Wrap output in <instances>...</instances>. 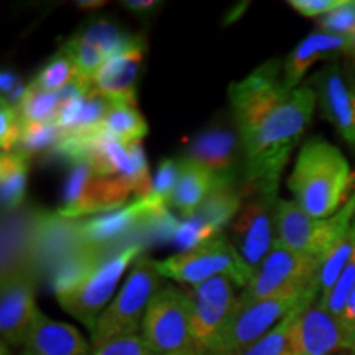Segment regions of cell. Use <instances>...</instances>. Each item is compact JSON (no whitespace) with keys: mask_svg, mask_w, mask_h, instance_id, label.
<instances>
[{"mask_svg":"<svg viewBox=\"0 0 355 355\" xmlns=\"http://www.w3.org/2000/svg\"><path fill=\"white\" fill-rule=\"evenodd\" d=\"M316 94L324 117L355 148V78L332 64L319 74Z\"/></svg>","mask_w":355,"mask_h":355,"instance_id":"cell-17","label":"cell"},{"mask_svg":"<svg viewBox=\"0 0 355 355\" xmlns=\"http://www.w3.org/2000/svg\"><path fill=\"white\" fill-rule=\"evenodd\" d=\"M37 211L8 216L2 224V278L17 272L37 273L33 261V220Z\"/></svg>","mask_w":355,"mask_h":355,"instance_id":"cell-21","label":"cell"},{"mask_svg":"<svg viewBox=\"0 0 355 355\" xmlns=\"http://www.w3.org/2000/svg\"><path fill=\"white\" fill-rule=\"evenodd\" d=\"M38 313L35 301V272L25 270L3 277L0 290L2 344L24 345Z\"/></svg>","mask_w":355,"mask_h":355,"instance_id":"cell-15","label":"cell"},{"mask_svg":"<svg viewBox=\"0 0 355 355\" xmlns=\"http://www.w3.org/2000/svg\"><path fill=\"white\" fill-rule=\"evenodd\" d=\"M105 132L123 145L140 144L148 133V125L137 107L122 104H112L110 112L104 122Z\"/></svg>","mask_w":355,"mask_h":355,"instance_id":"cell-26","label":"cell"},{"mask_svg":"<svg viewBox=\"0 0 355 355\" xmlns=\"http://www.w3.org/2000/svg\"><path fill=\"white\" fill-rule=\"evenodd\" d=\"M63 132L55 123H37L21 121V133L17 148L13 152H19L25 157H32L35 153H43L46 150L55 148L58 140L61 139Z\"/></svg>","mask_w":355,"mask_h":355,"instance_id":"cell-32","label":"cell"},{"mask_svg":"<svg viewBox=\"0 0 355 355\" xmlns=\"http://www.w3.org/2000/svg\"><path fill=\"white\" fill-rule=\"evenodd\" d=\"M157 268L162 277L193 286L217 277H229L237 286H247L254 277L237 248L220 234L193 250L157 261Z\"/></svg>","mask_w":355,"mask_h":355,"instance_id":"cell-6","label":"cell"},{"mask_svg":"<svg viewBox=\"0 0 355 355\" xmlns=\"http://www.w3.org/2000/svg\"><path fill=\"white\" fill-rule=\"evenodd\" d=\"M318 296L319 286L316 285L309 290L286 293V295L259 300L254 303H237V308L212 355H234L242 352L248 345L257 343L275 329L293 311L316 303Z\"/></svg>","mask_w":355,"mask_h":355,"instance_id":"cell-5","label":"cell"},{"mask_svg":"<svg viewBox=\"0 0 355 355\" xmlns=\"http://www.w3.org/2000/svg\"><path fill=\"white\" fill-rule=\"evenodd\" d=\"M165 209H168V204L153 194L137 199L122 209L83 220L84 241L97 247H107L110 243L121 242L127 234L139 232L150 217Z\"/></svg>","mask_w":355,"mask_h":355,"instance_id":"cell-16","label":"cell"},{"mask_svg":"<svg viewBox=\"0 0 355 355\" xmlns=\"http://www.w3.org/2000/svg\"><path fill=\"white\" fill-rule=\"evenodd\" d=\"M0 89H2V101L10 105H19L26 91V87L21 86L20 79L10 71H3L0 76Z\"/></svg>","mask_w":355,"mask_h":355,"instance_id":"cell-42","label":"cell"},{"mask_svg":"<svg viewBox=\"0 0 355 355\" xmlns=\"http://www.w3.org/2000/svg\"><path fill=\"white\" fill-rule=\"evenodd\" d=\"M91 355H155L152 349L148 347L144 336L128 334L110 339L107 343L101 344L99 347H94Z\"/></svg>","mask_w":355,"mask_h":355,"instance_id":"cell-38","label":"cell"},{"mask_svg":"<svg viewBox=\"0 0 355 355\" xmlns=\"http://www.w3.org/2000/svg\"><path fill=\"white\" fill-rule=\"evenodd\" d=\"M146 43L141 38L127 51L114 56L102 66L94 79V87L101 96L112 104L132 105L137 107L135 84L139 78L140 66L144 63Z\"/></svg>","mask_w":355,"mask_h":355,"instance_id":"cell-18","label":"cell"},{"mask_svg":"<svg viewBox=\"0 0 355 355\" xmlns=\"http://www.w3.org/2000/svg\"><path fill=\"white\" fill-rule=\"evenodd\" d=\"M318 25L322 32L350 38L355 33V0H344L336 10L319 17Z\"/></svg>","mask_w":355,"mask_h":355,"instance_id":"cell-37","label":"cell"},{"mask_svg":"<svg viewBox=\"0 0 355 355\" xmlns=\"http://www.w3.org/2000/svg\"><path fill=\"white\" fill-rule=\"evenodd\" d=\"M15 107L24 122L53 123L60 112V99L58 92H44L28 86L20 104Z\"/></svg>","mask_w":355,"mask_h":355,"instance_id":"cell-30","label":"cell"},{"mask_svg":"<svg viewBox=\"0 0 355 355\" xmlns=\"http://www.w3.org/2000/svg\"><path fill=\"white\" fill-rule=\"evenodd\" d=\"M290 6L303 17H322L336 10L344 3V0H290Z\"/></svg>","mask_w":355,"mask_h":355,"instance_id":"cell-41","label":"cell"},{"mask_svg":"<svg viewBox=\"0 0 355 355\" xmlns=\"http://www.w3.org/2000/svg\"><path fill=\"white\" fill-rule=\"evenodd\" d=\"M350 40L326 32L311 33L290 53L283 64V81L288 91H295L308 69L322 58L334 56L337 53H349Z\"/></svg>","mask_w":355,"mask_h":355,"instance_id":"cell-22","label":"cell"},{"mask_svg":"<svg viewBox=\"0 0 355 355\" xmlns=\"http://www.w3.org/2000/svg\"><path fill=\"white\" fill-rule=\"evenodd\" d=\"M166 355H211L206 352H201V350L193 349V350H186V352H176V354H166Z\"/></svg>","mask_w":355,"mask_h":355,"instance_id":"cell-45","label":"cell"},{"mask_svg":"<svg viewBox=\"0 0 355 355\" xmlns=\"http://www.w3.org/2000/svg\"><path fill=\"white\" fill-rule=\"evenodd\" d=\"M216 181L217 178L199 163L189 158L181 159L180 178H178L171 204L186 219L198 216L204 199L214 188Z\"/></svg>","mask_w":355,"mask_h":355,"instance_id":"cell-23","label":"cell"},{"mask_svg":"<svg viewBox=\"0 0 355 355\" xmlns=\"http://www.w3.org/2000/svg\"><path fill=\"white\" fill-rule=\"evenodd\" d=\"M79 35L86 42L94 44L97 50H101L107 61L127 51L128 48H132L133 44H137L141 40V37H133V35L123 33L117 25L107 20L94 21V24L89 25Z\"/></svg>","mask_w":355,"mask_h":355,"instance_id":"cell-27","label":"cell"},{"mask_svg":"<svg viewBox=\"0 0 355 355\" xmlns=\"http://www.w3.org/2000/svg\"><path fill=\"white\" fill-rule=\"evenodd\" d=\"M91 245L84 241L83 220L68 219L58 212L37 211L33 220V261L37 272L50 275L61 261L81 248Z\"/></svg>","mask_w":355,"mask_h":355,"instance_id":"cell-14","label":"cell"},{"mask_svg":"<svg viewBox=\"0 0 355 355\" xmlns=\"http://www.w3.org/2000/svg\"><path fill=\"white\" fill-rule=\"evenodd\" d=\"M340 350L354 354L340 319L316 303L296 314L291 324L288 355H334Z\"/></svg>","mask_w":355,"mask_h":355,"instance_id":"cell-13","label":"cell"},{"mask_svg":"<svg viewBox=\"0 0 355 355\" xmlns=\"http://www.w3.org/2000/svg\"><path fill=\"white\" fill-rule=\"evenodd\" d=\"M178 178H180V163L175 159H163L159 163L157 175L153 180V196L162 199L163 202L171 204L173 194H175Z\"/></svg>","mask_w":355,"mask_h":355,"instance_id":"cell-40","label":"cell"},{"mask_svg":"<svg viewBox=\"0 0 355 355\" xmlns=\"http://www.w3.org/2000/svg\"><path fill=\"white\" fill-rule=\"evenodd\" d=\"M354 180L355 175L343 152L316 137L301 146L288 178V188L306 214L327 219L349 201L355 189Z\"/></svg>","mask_w":355,"mask_h":355,"instance_id":"cell-2","label":"cell"},{"mask_svg":"<svg viewBox=\"0 0 355 355\" xmlns=\"http://www.w3.org/2000/svg\"><path fill=\"white\" fill-rule=\"evenodd\" d=\"M355 288V254L347 266L344 268L343 275H340L339 279L336 282V285L332 290L327 293L326 296L321 300H316V304L321 306L322 309H326L327 313H331L332 316L340 319L344 314L345 306H347V301L352 295Z\"/></svg>","mask_w":355,"mask_h":355,"instance_id":"cell-34","label":"cell"},{"mask_svg":"<svg viewBox=\"0 0 355 355\" xmlns=\"http://www.w3.org/2000/svg\"><path fill=\"white\" fill-rule=\"evenodd\" d=\"M241 201L242 194L234 188L232 180H217L198 214L212 229L220 232V229L241 209Z\"/></svg>","mask_w":355,"mask_h":355,"instance_id":"cell-25","label":"cell"},{"mask_svg":"<svg viewBox=\"0 0 355 355\" xmlns=\"http://www.w3.org/2000/svg\"><path fill=\"white\" fill-rule=\"evenodd\" d=\"M159 275L157 261L141 255L135 260L121 291L104 309L91 331L92 347L121 336L137 334L141 329L146 308L158 291Z\"/></svg>","mask_w":355,"mask_h":355,"instance_id":"cell-4","label":"cell"},{"mask_svg":"<svg viewBox=\"0 0 355 355\" xmlns=\"http://www.w3.org/2000/svg\"><path fill=\"white\" fill-rule=\"evenodd\" d=\"M141 248V245H128L110 255L101 265L92 268L78 285L56 295L58 303L91 332L97 319L104 313L105 304L112 298L125 268L132 263V260L139 259Z\"/></svg>","mask_w":355,"mask_h":355,"instance_id":"cell-8","label":"cell"},{"mask_svg":"<svg viewBox=\"0 0 355 355\" xmlns=\"http://www.w3.org/2000/svg\"><path fill=\"white\" fill-rule=\"evenodd\" d=\"M76 78L78 71L73 60L64 51L60 50L58 55L53 56L48 61V64L40 71L38 76L33 79V83L30 86L33 89H38V91L58 92L68 86V84L76 81Z\"/></svg>","mask_w":355,"mask_h":355,"instance_id":"cell-31","label":"cell"},{"mask_svg":"<svg viewBox=\"0 0 355 355\" xmlns=\"http://www.w3.org/2000/svg\"><path fill=\"white\" fill-rule=\"evenodd\" d=\"M141 336L155 355L196 349L188 293L171 285L155 293L141 322Z\"/></svg>","mask_w":355,"mask_h":355,"instance_id":"cell-9","label":"cell"},{"mask_svg":"<svg viewBox=\"0 0 355 355\" xmlns=\"http://www.w3.org/2000/svg\"><path fill=\"white\" fill-rule=\"evenodd\" d=\"M355 220V189L343 209L327 219H316L296 202L278 199L275 211L277 241L300 254L324 260Z\"/></svg>","mask_w":355,"mask_h":355,"instance_id":"cell-3","label":"cell"},{"mask_svg":"<svg viewBox=\"0 0 355 355\" xmlns=\"http://www.w3.org/2000/svg\"><path fill=\"white\" fill-rule=\"evenodd\" d=\"M316 102L318 94L313 87H296L259 127L243 133L245 186L241 191L242 198L257 193L278 196L279 178L313 119Z\"/></svg>","mask_w":355,"mask_h":355,"instance_id":"cell-1","label":"cell"},{"mask_svg":"<svg viewBox=\"0 0 355 355\" xmlns=\"http://www.w3.org/2000/svg\"><path fill=\"white\" fill-rule=\"evenodd\" d=\"M321 265L322 260L291 250L275 239L270 254L239 296V303L247 304L286 293L309 290L318 285Z\"/></svg>","mask_w":355,"mask_h":355,"instance_id":"cell-7","label":"cell"},{"mask_svg":"<svg viewBox=\"0 0 355 355\" xmlns=\"http://www.w3.org/2000/svg\"><path fill=\"white\" fill-rule=\"evenodd\" d=\"M349 40H350V48H349V53H352V55L355 56V33H354L352 37H350Z\"/></svg>","mask_w":355,"mask_h":355,"instance_id":"cell-46","label":"cell"},{"mask_svg":"<svg viewBox=\"0 0 355 355\" xmlns=\"http://www.w3.org/2000/svg\"><path fill=\"white\" fill-rule=\"evenodd\" d=\"M21 133V117L15 105L2 101L0 105V146L2 153L13 152L19 145Z\"/></svg>","mask_w":355,"mask_h":355,"instance_id":"cell-39","label":"cell"},{"mask_svg":"<svg viewBox=\"0 0 355 355\" xmlns=\"http://www.w3.org/2000/svg\"><path fill=\"white\" fill-rule=\"evenodd\" d=\"M219 234L220 232H217V230L212 229L211 225L198 214L191 217V219H186L184 222H181L180 227H178V232L175 235V242L176 245L183 248V252H188L199 245H202V243L211 241V239L217 237Z\"/></svg>","mask_w":355,"mask_h":355,"instance_id":"cell-35","label":"cell"},{"mask_svg":"<svg viewBox=\"0 0 355 355\" xmlns=\"http://www.w3.org/2000/svg\"><path fill=\"white\" fill-rule=\"evenodd\" d=\"M123 7L127 8V10H132V12H137V13H145V12H152L155 7L159 6L158 2H155V0H146V2H139V0H128V2H123L122 3Z\"/></svg>","mask_w":355,"mask_h":355,"instance_id":"cell-44","label":"cell"},{"mask_svg":"<svg viewBox=\"0 0 355 355\" xmlns=\"http://www.w3.org/2000/svg\"><path fill=\"white\" fill-rule=\"evenodd\" d=\"M304 308H308V306H304ZM304 308L293 311L290 316L283 319V321L279 322L275 329L270 331L268 334H265L261 339L257 340V343L248 345V347L243 349L242 352H237L234 355H288V344H290V331L293 319H295L296 314Z\"/></svg>","mask_w":355,"mask_h":355,"instance_id":"cell-33","label":"cell"},{"mask_svg":"<svg viewBox=\"0 0 355 355\" xmlns=\"http://www.w3.org/2000/svg\"><path fill=\"white\" fill-rule=\"evenodd\" d=\"M235 282L229 277H217L188 291L191 327L198 350L214 354L225 327L237 308Z\"/></svg>","mask_w":355,"mask_h":355,"instance_id":"cell-10","label":"cell"},{"mask_svg":"<svg viewBox=\"0 0 355 355\" xmlns=\"http://www.w3.org/2000/svg\"><path fill=\"white\" fill-rule=\"evenodd\" d=\"M92 178H94V171H92V168L87 162L71 163V171L63 189L64 207H61V209L68 211L78 206Z\"/></svg>","mask_w":355,"mask_h":355,"instance_id":"cell-36","label":"cell"},{"mask_svg":"<svg viewBox=\"0 0 355 355\" xmlns=\"http://www.w3.org/2000/svg\"><path fill=\"white\" fill-rule=\"evenodd\" d=\"M21 347V355H91L76 327L44 316L42 311Z\"/></svg>","mask_w":355,"mask_h":355,"instance_id":"cell-19","label":"cell"},{"mask_svg":"<svg viewBox=\"0 0 355 355\" xmlns=\"http://www.w3.org/2000/svg\"><path fill=\"white\" fill-rule=\"evenodd\" d=\"M186 158L209 170L217 180H234L232 170L237 162V137L227 128H209L191 141Z\"/></svg>","mask_w":355,"mask_h":355,"instance_id":"cell-20","label":"cell"},{"mask_svg":"<svg viewBox=\"0 0 355 355\" xmlns=\"http://www.w3.org/2000/svg\"><path fill=\"white\" fill-rule=\"evenodd\" d=\"M61 51H64L73 60L74 66H76V79H79L84 84L94 86L97 73H99L102 66L107 63V60L102 55V51L97 50L94 44L86 42L79 33L71 37L69 42L61 46Z\"/></svg>","mask_w":355,"mask_h":355,"instance_id":"cell-29","label":"cell"},{"mask_svg":"<svg viewBox=\"0 0 355 355\" xmlns=\"http://www.w3.org/2000/svg\"><path fill=\"white\" fill-rule=\"evenodd\" d=\"M355 254V220L352 227L347 230V234L336 243L334 248L326 255L322 260L321 272H319L318 285H319V296L318 300L324 298V296L334 288L336 282L343 275L344 268L347 266Z\"/></svg>","mask_w":355,"mask_h":355,"instance_id":"cell-28","label":"cell"},{"mask_svg":"<svg viewBox=\"0 0 355 355\" xmlns=\"http://www.w3.org/2000/svg\"><path fill=\"white\" fill-rule=\"evenodd\" d=\"M30 158L19 152L2 153L0 158V196L3 211H17L24 204Z\"/></svg>","mask_w":355,"mask_h":355,"instance_id":"cell-24","label":"cell"},{"mask_svg":"<svg viewBox=\"0 0 355 355\" xmlns=\"http://www.w3.org/2000/svg\"><path fill=\"white\" fill-rule=\"evenodd\" d=\"M290 96L283 81L282 64L270 61L229 86V99L241 135L254 130Z\"/></svg>","mask_w":355,"mask_h":355,"instance_id":"cell-11","label":"cell"},{"mask_svg":"<svg viewBox=\"0 0 355 355\" xmlns=\"http://www.w3.org/2000/svg\"><path fill=\"white\" fill-rule=\"evenodd\" d=\"M340 322H343V327L345 329V332H347L350 343H352L354 355H355V288L347 301V306H345L344 314L340 316Z\"/></svg>","mask_w":355,"mask_h":355,"instance_id":"cell-43","label":"cell"},{"mask_svg":"<svg viewBox=\"0 0 355 355\" xmlns=\"http://www.w3.org/2000/svg\"><path fill=\"white\" fill-rule=\"evenodd\" d=\"M278 198L272 194H254L243 204L237 219L232 224V232L237 250L252 273L265 260L273 247L275 211Z\"/></svg>","mask_w":355,"mask_h":355,"instance_id":"cell-12","label":"cell"}]
</instances>
